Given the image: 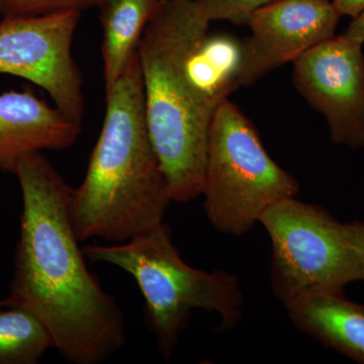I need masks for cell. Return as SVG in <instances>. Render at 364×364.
<instances>
[{"instance_id": "1", "label": "cell", "mask_w": 364, "mask_h": 364, "mask_svg": "<svg viewBox=\"0 0 364 364\" xmlns=\"http://www.w3.org/2000/svg\"><path fill=\"white\" fill-rule=\"evenodd\" d=\"M23 195L9 306L44 323L68 363L98 364L126 343L123 312L86 264L70 218L72 188L42 152L20 160Z\"/></svg>"}, {"instance_id": "2", "label": "cell", "mask_w": 364, "mask_h": 364, "mask_svg": "<svg viewBox=\"0 0 364 364\" xmlns=\"http://www.w3.org/2000/svg\"><path fill=\"white\" fill-rule=\"evenodd\" d=\"M104 124L70 218L80 242L123 243L162 224L172 200L146 117L138 50L105 90Z\"/></svg>"}, {"instance_id": "3", "label": "cell", "mask_w": 364, "mask_h": 364, "mask_svg": "<svg viewBox=\"0 0 364 364\" xmlns=\"http://www.w3.org/2000/svg\"><path fill=\"white\" fill-rule=\"evenodd\" d=\"M208 26L193 0H162L138 46L148 129L176 203L202 196L208 133L222 102L191 68Z\"/></svg>"}, {"instance_id": "4", "label": "cell", "mask_w": 364, "mask_h": 364, "mask_svg": "<svg viewBox=\"0 0 364 364\" xmlns=\"http://www.w3.org/2000/svg\"><path fill=\"white\" fill-rule=\"evenodd\" d=\"M83 253L87 259L114 265L135 279L145 303L146 324L165 359L171 358L193 311L217 313L223 331L234 329L243 316V294L236 275L189 267L164 222L123 243L90 244Z\"/></svg>"}, {"instance_id": "5", "label": "cell", "mask_w": 364, "mask_h": 364, "mask_svg": "<svg viewBox=\"0 0 364 364\" xmlns=\"http://www.w3.org/2000/svg\"><path fill=\"white\" fill-rule=\"evenodd\" d=\"M299 193L298 181L273 161L252 122L229 98L222 102L208 133L202 193L212 226L242 236L270 208Z\"/></svg>"}, {"instance_id": "6", "label": "cell", "mask_w": 364, "mask_h": 364, "mask_svg": "<svg viewBox=\"0 0 364 364\" xmlns=\"http://www.w3.org/2000/svg\"><path fill=\"white\" fill-rule=\"evenodd\" d=\"M259 223L272 240L273 294L284 306L363 280L364 222H340L324 208L294 198L273 205Z\"/></svg>"}, {"instance_id": "7", "label": "cell", "mask_w": 364, "mask_h": 364, "mask_svg": "<svg viewBox=\"0 0 364 364\" xmlns=\"http://www.w3.org/2000/svg\"><path fill=\"white\" fill-rule=\"evenodd\" d=\"M80 16V11H66L0 21V75L23 78L43 88L55 107L78 124L85 104L72 44Z\"/></svg>"}, {"instance_id": "8", "label": "cell", "mask_w": 364, "mask_h": 364, "mask_svg": "<svg viewBox=\"0 0 364 364\" xmlns=\"http://www.w3.org/2000/svg\"><path fill=\"white\" fill-rule=\"evenodd\" d=\"M299 95L327 119L333 142L364 149L363 44L334 36L294 60Z\"/></svg>"}, {"instance_id": "9", "label": "cell", "mask_w": 364, "mask_h": 364, "mask_svg": "<svg viewBox=\"0 0 364 364\" xmlns=\"http://www.w3.org/2000/svg\"><path fill=\"white\" fill-rule=\"evenodd\" d=\"M341 18L327 0H277L251 16L250 36L241 42L239 86H250L270 72L334 37Z\"/></svg>"}, {"instance_id": "10", "label": "cell", "mask_w": 364, "mask_h": 364, "mask_svg": "<svg viewBox=\"0 0 364 364\" xmlns=\"http://www.w3.org/2000/svg\"><path fill=\"white\" fill-rule=\"evenodd\" d=\"M81 124L50 107L31 91L0 95V170L14 173L23 156L44 150L71 147Z\"/></svg>"}, {"instance_id": "11", "label": "cell", "mask_w": 364, "mask_h": 364, "mask_svg": "<svg viewBox=\"0 0 364 364\" xmlns=\"http://www.w3.org/2000/svg\"><path fill=\"white\" fill-rule=\"evenodd\" d=\"M284 306L299 331L364 364V305L347 299L343 291H320Z\"/></svg>"}, {"instance_id": "12", "label": "cell", "mask_w": 364, "mask_h": 364, "mask_svg": "<svg viewBox=\"0 0 364 364\" xmlns=\"http://www.w3.org/2000/svg\"><path fill=\"white\" fill-rule=\"evenodd\" d=\"M162 0H105L102 4L105 90L122 75L138 50L146 26Z\"/></svg>"}, {"instance_id": "13", "label": "cell", "mask_w": 364, "mask_h": 364, "mask_svg": "<svg viewBox=\"0 0 364 364\" xmlns=\"http://www.w3.org/2000/svg\"><path fill=\"white\" fill-rule=\"evenodd\" d=\"M55 343L37 316L18 306L0 309V364H36Z\"/></svg>"}, {"instance_id": "14", "label": "cell", "mask_w": 364, "mask_h": 364, "mask_svg": "<svg viewBox=\"0 0 364 364\" xmlns=\"http://www.w3.org/2000/svg\"><path fill=\"white\" fill-rule=\"evenodd\" d=\"M277 0H193L196 11L203 20L227 21L247 25L251 16Z\"/></svg>"}, {"instance_id": "15", "label": "cell", "mask_w": 364, "mask_h": 364, "mask_svg": "<svg viewBox=\"0 0 364 364\" xmlns=\"http://www.w3.org/2000/svg\"><path fill=\"white\" fill-rule=\"evenodd\" d=\"M104 0H0L2 18L38 16L66 11H85L102 6Z\"/></svg>"}, {"instance_id": "16", "label": "cell", "mask_w": 364, "mask_h": 364, "mask_svg": "<svg viewBox=\"0 0 364 364\" xmlns=\"http://www.w3.org/2000/svg\"><path fill=\"white\" fill-rule=\"evenodd\" d=\"M341 16H348L355 18L364 11V0H331Z\"/></svg>"}, {"instance_id": "17", "label": "cell", "mask_w": 364, "mask_h": 364, "mask_svg": "<svg viewBox=\"0 0 364 364\" xmlns=\"http://www.w3.org/2000/svg\"><path fill=\"white\" fill-rule=\"evenodd\" d=\"M343 36L347 39L364 44V11L353 18Z\"/></svg>"}, {"instance_id": "18", "label": "cell", "mask_w": 364, "mask_h": 364, "mask_svg": "<svg viewBox=\"0 0 364 364\" xmlns=\"http://www.w3.org/2000/svg\"><path fill=\"white\" fill-rule=\"evenodd\" d=\"M9 306V301H7V299H2V301H0V309L4 308V306Z\"/></svg>"}, {"instance_id": "19", "label": "cell", "mask_w": 364, "mask_h": 364, "mask_svg": "<svg viewBox=\"0 0 364 364\" xmlns=\"http://www.w3.org/2000/svg\"><path fill=\"white\" fill-rule=\"evenodd\" d=\"M363 280H364V265H363Z\"/></svg>"}, {"instance_id": "20", "label": "cell", "mask_w": 364, "mask_h": 364, "mask_svg": "<svg viewBox=\"0 0 364 364\" xmlns=\"http://www.w3.org/2000/svg\"><path fill=\"white\" fill-rule=\"evenodd\" d=\"M327 1H331V0H327Z\"/></svg>"}, {"instance_id": "21", "label": "cell", "mask_w": 364, "mask_h": 364, "mask_svg": "<svg viewBox=\"0 0 364 364\" xmlns=\"http://www.w3.org/2000/svg\"><path fill=\"white\" fill-rule=\"evenodd\" d=\"M105 1V0H104V2Z\"/></svg>"}]
</instances>
